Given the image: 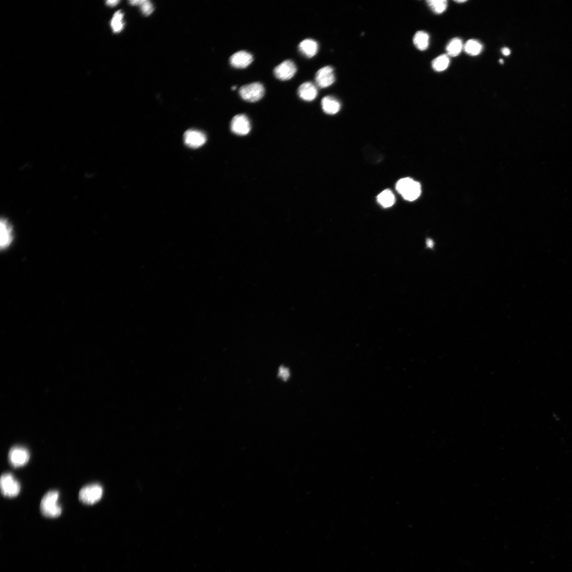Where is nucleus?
Here are the masks:
<instances>
[{
  "label": "nucleus",
  "instance_id": "10",
  "mask_svg": "<svg viewBox=\"0 0 572 572\" xmlns=\"http://www.w3.org/2000/svg\"><path fill=\"white\" fill-rule=\"evenodd\" d=\"M183 139L185 144L192 149L202 146L207 140V137L204 133L193 130L186 131Z\"/></svg>",
  "mask_w": 572,
  "mask_h": 572
},
{
  "label": "nucleus",
  "instance_id": "18",
  "mask_svg": "<svg viewBox=\"0 0 572 572\" xmlns=\"http://www.w3.org/2000/svg\"><path fill=\"white\" fill-rule=\"evenodd\" d=\"M462 43L459 38H453L447 45L446 50L448 55L452 57L458 56L462 49Z\"/></svg>",
  "mask_w": 572,
  "mask_h": 572
},
{
  "label": "nucleus",
  "instance_id": "4",
  "mask_svg": "<svg viewBox=\"0 0 572 572\" xmlns=\"http://www.w3.org/2000/svg\"><path fill=\"white\" fill-rule=\"evenodd\" d=\"M0 487L3 496L9 498L17 496L21 489L20 483L10 473H4L2 475Z\"/></svg>",
  "mask_w": 572,
  "mask_h": 572
},
{
  "label": "nucleus",
  "instance_id": "7",
  "mask_svg": "<svg viewBox=\"0 0 572 572\" xmlns=\"http://www.w3.org/2000/svg\"><path fill=\"white\" fill-rule=\"evenodd\" d=\"M297 72V67L291 60H286L276 67L274 70L275 78L281 81H287L293 78Z\"/></svg>",
  "mask_w": 572,
  "mask_h": 572
},
{
  "label": "nucleus",
  "instance_id": "25",
  "mask_svg": "<svg viewBox=\"0 0 572 572\" xmlns=\"http://www.w3.org/2000/svg\"><path fill=\"white\" fill-rule=\"evenodd\" d=\"M119 2V1H117V0H109V1H107V4L111 6H114L118 4Z\"/></svg>",
  "mask_w": 572,
  "mask_h": 572
},
{
  "label": "nucleus",
  "instance_id": "6",
  "mask_svg": "<svg viewBox=\"0 0 572 572\" xmlns=\"http://www.w3.org/2000/svg\"><path fill=\"white\" fill-rule=\"evenodd\" d=\"M9 461L14 467H22L27 463L30 454L26 448L21 446L12 447L9 453Z\"/></svg>",
  "mask_w": 572,
  "mask_h": 572
},
{
  "label": "nucleus",
  "instance_id": "24",
  "mask_svg": "<svg viewBox=\"0 0 572 572\" xmlns=\"http://www.w3.org/2000/svg\"><path fill=\"white\" fill-rule=\"evenodd\" d=\"M278 376L285 381L288 380L289 376H290V372L288 368L284 367H280L279 369Z\"/></svg>",
  "mask_w": 572,
  "mask_h": 572
},
{
  "label": "nucleus",
  "instance_id": "30",
  "mask_svg": "<svg viewBox=\"0 0 572 572\" xmlns=\"http://www.w3.org/2000/svg\"><path fill=\"white\" fill-rule=\"evenodd\" d=\"M500 62L501 64H503V60H500Z\"/></svg>",
  "mask_w": 572,
  "mask_h": 572
},
{
  "label": "nucleus",
  "instance_id": "22",
  "mask_svg": "<svg viewBox=\"0 0 572 572\" xmlns=\"http://www.w3.org/2000/svg\"><path fill=\"white\" fill-rule=\"evenodd\" d=\"M428 5L436 14H441L447 8L448 2L446 0H429Z\"/></svg>",
  "mask_w": 572,
  "mask_h": 572
},
{
  "label": "nucleus",
  "instance_id": "21",
  "mask_svg": "<svg viewBox=\"0 0 572 572\" xmlns=\"http://www.w3.org/2000/svg\"><path fill=\"white\" fill-rule=\"evenodd\" d=\"M123 18L124 14L121 11H118L114 14L111 22V27L114 33H120L124 29Z\"/></svg>",
  "mask_w": 572,
  "mask_h": 572
},
{
  "label": "nucleus",
  "instance_id": "17",
  "mask_svg": "<svg viewBox=\"0 0 572 572\" xmlns=\"http://www.w3.org/2000/svg\"><path fill=\"white\" fill-rule=\"evenodd\" d=\"M377 201L383 207L389 208L395 204V198L391 190L387 189L378 195Z\"/></svg>",
  "mask_w": 572,
  "mask_h": 572
},
{
  "label": "nucleus",
  "instance_id": "12",
  "mask_svg": "<svg viewBox=\"0 0 572 572\" xmlns=\"http://www.w3.org/2000/svg\"><path fill=\"white\" fill-rule=\"evenodd\" d=\"M1 231V250L5 249L10 246L13 240V229L11 224L6 218H1L0 225Z\"/></svg>",
  "mask_w": 572,
  "mask_h": 572
},
{
  "label": "nucleus",
  "instance_id": "23",
  "mask_svg": "<svg viewBox=\"0 0 572 572\" xmlns=\"http://www.w3.org/2000/svg\"><path fill=\"white\" fill-rule=\"evenodd\" d=\"M130 3L132 5L139 6L141 11L146 16H150L154 11L152 3L148 0H133Z\"/></svg>",
  "mask_w": 572,
  "mask_h": 572
},
{
  "label": "nucleus",
  "instance_id": "11",
  "mask_svg": "<svg viewBox=\"0 0 572 572\" xmlns=\"http://www.w3.org/2000/svg\"><path fill=\"white\" fill-rule=\"evenodd\" d=\"M253 61L252 55L245 50L237 51L229 59L231 66L236 69H245L248 67Z\"/></svg>",
  "mask_w": 572,
  "mask_h": 572
},
{
  "label": "nucleus",
  "instance_id": "14",
  "mask_svg": "<svg viewBox=\"0 0 572 572\" xmlns=\"http://www.w3.org/2000/svg\"><path fill=\"white\" fill-rule=\"evenodd\" d=\"M298 48L302 55L308 58H312L318 53L319 46L316 41L306 39L300 42Z\"/></svg>",
  "mask_w": 572,
  "mask_h": 572
},
{
  "label": "nucleus",
  "instance_id": "19",
  "mask_svg": "<svg viewBox=\"0 0 572 572\" xmlns=\"http://www.w3.org/2000/svg\"><path fill=\"white\" fill-rule=\"evenodd\" d=\"M450 59L448 55L443 54L435 58L432 62V67L435 72H441L449 67Z\"/></svg>",
  "mask_w": 572,
  "mask_h": 572
},
{
  "label": "nucleus",
  "instance_id": "9",
  "mask_svg": "<svg viewBox=\"0 0 572 572\" xmlns=\"http://www.w3.org/2000/svg\"><path fill=\"white\" fill-rule=\"evenodd\" d=\"M335 80L334 69L330 66L321 68L316 75L317 85L320 88H326L331 86Z\"/></svg>",
  "mask_w": 572,
  "mask_h": 572
},
{
  "label": "nucleus",
  "instance_id": "13",
  "mask_svg": "<svg viewBox=\"0 0 572 572\" xmlns=\"http://www.w3.org/2000/svg\"><path fill=\"white\" fill-rule=\"evenodd\" d=\"M318 89L313 83L306 82L301 84L298 89L299 98L306 101H312L317 97Z\"/></svg>",
  "mask_w": 572,
  "mask_h": 572
},
{
  "label": "nucleus",
  "instance_id": "27",
  "mask_svg": "<svg viewBox=\"0 0 572 572\" xmlns=\"http://www.w3.org/2000/svg\"><path fill=\"white\" fill-rule=\"evenodd\" d=\"M427 244L428 247L430 248H432L434 247V242L432 240L428 239L427 241Z\"/></svg>",
  "mask_w": 572,
  "mask_h": 572
},
{
  "label": "nucleus",
  "instance_id": "1",
  "mask_svg": "<svg viewBox=\"0 0 572 572\" xmlns=\"http://www.w3.org/2000/svg\"><path fill=\"white\" fill-rule=\"evenodd\" d=\"M59 493L50 491L43 498L41 503V511L44 516L49 518L59 517L62 513V507L58 503Z\"/></svg>",
  "mask_w": 572,
  "mask_h": 572
},
{
  "label": "nucleus",
  "instance_id": "8",
  "mask_svg": "<svg viewBox=\"0 0 572 572\" xmlns=\"http://www.w3.org/2000/svg\"><path fill=\"white\" fill-rule=\"evenodd\" d=\"M230 129L238 136H246L251 130L250 121L245 114L236 115L230 123Z\"/></svg>",
  "mask_w": 572,
  "mask_h": 572
},
{
  "label": "nucleus",
  "instance_id": "26",
  "mask_svg": "<svg viewBox=\"0 0 572 572\" xmlns=\"http://www.w3.org/2000/svg\"><path fill=\"white\" fill-rule=\"evenodd\" d=\"M502 53L505 56H509L511 54V50L508 48L504 47L502 49Z\"/></svg>",
  "mask_w": 572,
  "mask_h": 572
},
{
  "label": "nucleus",
  "instance_id": "29",
  "mask_svg": "<svg viewBox=\"0 0 572 572\" xmlns=\"http://www.w3.org/2000/svg\"><path fill=\"white\" fill-rule=\"evenodd\" d=\"M232 89L233 90V91H235V90L236 89V86H233V87L232 88Z\"/></svg>",
  "mask_w": 572,
  "mask_h": 572
},
{
  "label": "nucleus",
  "instance_id": "2",
  "mask_svg": "<svg viewBox=\"0 0 572 572\" xmlns=\"http://www.w3.org/2000/svg\"><path fill=\"white\" fill-rule=\"evenodd\" d=\"M396 188L403 198L408 201L413 202L421 195L420 184L411 178H406L400 180L396 184Z\"/></svg>",
  "mask_w": 572,
  "mask_h": 572
},
{
  "label": "nucleus",
  "instance_id": "20",
  "mask_svg": "<svg viewBox=\"0 0 572 572\" xmlns=\"http://www.w3.org/2000/svg\"><path fill=\"white\" fill-rule=\"evenodd\" d=\"M483 46L478 41L470 40L468 41L464 46L465 52L471 56H477L480 54L483 50Z\"/></svg>",
  "mask_w": 572,
  "mask_h": 572
},
{
  "label": "nucleus",
  "instance_id": "16",
  "mask_svg": "<svg viewBox=\"0 0 572 572\" xmlns=\"http://www.w3.org/2000/svg\"><path fill=\"white\" fill-rule=\"evenodd\" d=\"M430 37L425 31H419L415 34L413 37V43L415 46L420 50L424 51L428 49L429 46Z\"/></svg>",
  "mask_w": 572,
  "mask_h": 572
},
{
  "label": "nucleus",
  "instance_id": "5",
  "mask_svg": "<svg viewBox=\"0 0 572 572\" xmlns=\"http://www.w3.org/2000/svg\"><path fill=\"white\" fill-rule=\"evenodd\" d=\"M102 494V486L98 484H93L83 487L79 492V498L83 503L93 504L98 502Z\"/></svg>",
  "mask_w": 572,
  "mask_h": 572
},
{
  "label": "nucleus",
  "instance_id": "3",
  "mask_svg": "<svg viewBox=\"0 0 572 572\" xmlns=\"http://www.w3.org/2000/svg\"><path fill=\"white\" fill-rule=\"evenodd\" d=\"M265 93L264 86L259 82H254L240 88L239 94L245 101L255 102L261 100Z\"/></svg>",
  "mask_w": 572,
  "mask_h": 572
},
{
  "label": "nucleus",
  "instance_id": "28",
  "mask_svg": "<svg viewBox=\"0 0 572 572\" xmlns=\"http://www.w3.org/2000/svg\"><path fill=\"white\" fill-rule=\"evenodd\" d=\"M455 2L456 3H461L466 2V1H465V0H458V1H455Z\"/></svg>",
  "mask_w": 572,
  "mask_h": 572
},
{
  "label": "nucleus",
  "instance_id": "15",
  "mask_svg": "<svg viewBox=\"0 0 572 572\" xmlns=\"http://www.w3.org/2000/svg\"><path fill=\"white\" fill-rule=\"evenodd\" d=\"M321 104L323 111L327 114H335L340 110V102L334 96H325L322 100Z\"/></svg>",
  "mask_w": 572,
  "mask_h": 572
}]
</instances>
